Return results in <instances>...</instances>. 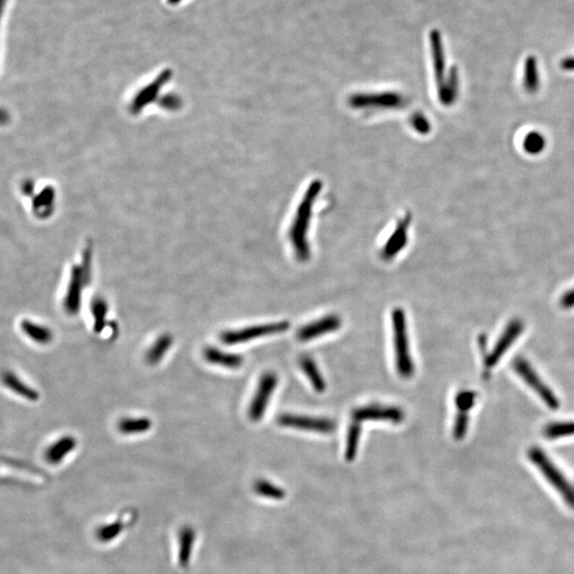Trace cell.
<instances>
[{
    "label": "cell",
    "instance_id": "cell-12",
    "mask_svg": "<svg viewBox=\"0 0 574 574\" xmlns=\"http://www.w3.org/2000/svg\"><path fill=\"white\" fill-rule=\"evenodd\" d=\"M77 447V440L74 436H63L52 443L45 450V459L52 465L60 464L69 453L73 452Z\"/></svg>",
    "mask_w": 574,
    "mask_h": 574
},
{
    "label": "cell",
    "instance_id": "cell-4",
    "mask_svg": "<svg viewBox=\"0 0 574 574\" xmlns=\"http://www.w3.org/2000/svg\"><path fill=\"white\" fill-rule=\"evenodd\" d=\"M290 328V322H280L272 324H259V326L247 327L240 330L225 331L221 333V339L227 345H238V344L247 343L254 341L267 335L278 334L284 332Z\"/></svg>",
    "mask_w": 574,
    "mask_h": 574
},
{
    "label": "cell",
    "instance_id": "cell-8",
    "mask_svg": "<svg viewBox=\"0 0 574 574\" xmlns=\"http://www.w3.org/2000/svg\"><path fill=\"white\" fill-rule=\"evenodd\" d=\"M522 331L523 324L520 320H512V322L508 324L504 332L502 333L499 341H497L495 347L491 350V354H488L486 360H485V370H486L487 373H489V371L500 362L502 356L510 349V346L518 339L519 335L522 333Z\"/></svg>",
    "mask_w": 574,
    "mask_h": 574
},
{
    "label": "cell",
    "instance_id": "cell-28",
    "mask_svg": "<svg viewBox=\"0 0 574 574\" xmlns=\"http://www.w3.org/2000/svg\"><path fill=\"white\" fill-rule=\"evenodd\" d=\"M561 305L563 309L574 308V288L563 295L561 299Z\"/></svg>",
    "mask_w": 574,
    "mask_h": 574
},
{
    "label": "cell",
    "instance_id": "cell-1",
    "mask_svg": "<svg viewBox=\"0 0 574 574\" xmlns=\"http://www.w3.org/2000/svg\"><path fill=\"white\" fill-rule=\"evenodd\" d=\"M92 247L88 245L82 254V263L71 267V278L67 286L66 295L63 300L65 312L69 315L79 313L81 307L82 293L92 278Z\"/></svg>",
    "mask_w": 574,
    "mask_h": 574
},
{
    "label": "cell",
    "instance_id": "cell-22",
    "mask_svg": "<svg viewBox=\"0 0 574 574\" xmlns=\"http://www.w3.org/2000/svg\"><path fill=\"white\" fill-rule=\"evenodd\" d=\"M544 147H546V139L541 133L537 132V131L529 132L523 141V149L529 155H539L544 151Z\"/></svg>",
    "mask_w": 574,
    "mask_h": 574
},
{
    "label": "cell",
    "instance_id": "cell-15",
    "mask_svg": "<svg viewBox=\"0 0 574 574\" xmlns=\"http://www.w3.org/2000/svg\"><path fill=\"white\" fill-rule=\"evenodd\" d=\"M153 426V421L147 417H128L120 420L118 430L126 435L146 433Z\"/></svg>",
    "mask_w": 574,
    "mask_h": 574
},
{
    "label": "cell",
    "instance_id": "cell-25",
    "mask_svg": "<svg viewBox=\"0 0 574 574\" xmlns=\"http://www.w3.org/2000/svg\"><path fill=\"white\" fill-rule=\"evenodd\" d=\"M194 540H195V533L193 529H184L180 533V559L183 563L189 561V555L191 549H193Z\"/></svg>",
    "mask_w": 574,
    "mask_h": 574
},
{
    "label": "cell",
    "instance_id": "cell-2",
    "mask_svg": "<svg viewBox=\"0 0 574 574\" xmlns=\"http://www.w3.org/2000/svg\"><path fill=\"white\" fill-rule=\"evenodd\" d=\"M527 455L529 461L539 469L546 480L554 487L555 491H558L565 503L574 510V488L561 474V470L546 457V453L537 447L529 449Z\"/></svg>",
    "mask_w": 574,
    "mask_h": 574
},
{
    "label": "cell",
    "instance_id": "cell-21",
    "mask_svg": "<svg viewBox=\"0 0 574 574\" xmlns=\"http://www.w3.org/2000/svg\"><path fill=\"white\" fill-rule=\"evenodd\" d=\"M544 436L550 440H557L563 436L574 435V422H554L544 428Z\"/></svg>",
    "mask_w": 574,
    "mask_h": 574
},
{
    "label": "cell",
    "instance_id": "cell-7",
    "mask_svg": "<svg viewBox=\"0 0 574 574\" xmlns=\"http://www.w3.org/2000/svg\"><path fill=\"white\" fill-rule=\"evenodd\" d=\"M278 423L286 428H299L322 434L333 433L336 428L335 422L327 418L308 417L292 414H283L279 416Z\"/></svg>",
    "mask_w": 574,
    "mask_h": 574
},
{
    "label": "cell",
    "instance_id": "cell-30",
    "mask_svg": "<svg viewBox=\"0 0 574 574\" xmlns=\"http://www.w3.org/2000/svg\"><path fill=\"white\" fill-rule=\"evenodd\" d=\"M6 0H0V16H1V12H3L4 5H5Z\"/></svg>",
    "mask_w": 574,
    "mask_h": 574
},
{
    "label": "cell",
    "instance_id": "cell-19",
    "mask_svg": "<svg viewBox=\"0 0 574 574\" xmlns=\"http://www.w3.org/2000/svg\"><path fill=\"white\" fill-rule=\"evenodd\" d=\"M361 435V422L352 420L348 430L347 445H346L345 457L348 462L353 461L358 452V442Z\"/></svg>",
    "mask_w": 574,
    "mask_h": 574
},
{
    "label": "cell",
    "instance_id": "cell-9",
    "mask_svg": "<svg viewBox=\"0 0 574 574\" xmlns=\"http://www.w3.org/2000/svg\"><path fill=\"white\" fill-rule=\"evenodd\" d=\"M404 413L402 409L394 406H384V405H367V406L356 409L352 413V419L354 421H366V420H385V421L400 423L404 419Z\"/></svg>",
    "mask_w": 574,
    "mask_h": 574
},
{
    "label": "cell",
    "instance_id": "cell-17",
    "mask_svg": "<svg viewBox=\"0 0 574 574\" xmlns=\"http://www.w3.org/2000/svg\"><path fill=\"white\" fill-rule=\"evenodd\" d=\"M299 365L309 377L314 390L317 392H324L326 390V383H324V377L320 375L315 362L310 356H303L299 360Z\"/></svg>",
    "mask_w": 574,
    "mask_h": 574
},
{
    "label": "cell",
    "instance_id": "cell-5",
    "mask_svg": "<svg viewBox=\"0 0 574 574\" xmlns=\"http://www.w3.org/2000/svg\"><path fill=\"white\" fill-rule=\"evenodd\" d=\"M512 367L519 377H522L523 381L542 399L546 406L552 409H557L559 407V400L555 396L554 392L541 381L537 373L534 370L533 367L527 363V360L522 358H515L512 362Z\"/></svg>",
    "mask_w": 574,
    "mask_h": 574
},
{
    "label": "cell",
    "instance_id": "cell-29",
    "mask_svg": "<svg viewBox=\"0 0 574 574\" xmlns=\"http://www.w3.org/2000/svg\"><path fill=\"white\" fill-rule=\"evenodd\" d=\"M561 69L568 71H574V57H568L561 61Z\"/></svg>",
    "mask_w": 574,
    "mask_h": 574
},
{
    "label": "cell",
    "instance_id": "cell-10",
    "mask_svg": "<svg viewBox=\"0 0 574 574\" xmlns=\"http://www.w3.org/2000/svg\"><path fill=\"white\" fill-rule=\"evenodd\" d=\"M341 326V318L337 315H329L322 320L311 322L303 327L297 333V339L300 341H312L316 337L322 336L326 333L339 330Z\"/></svg>",
    "mask_w": 574,
    "mask_h": 574
},
{
    "label": "cell",
    "instance_id": "cell-26",
    "mask_svg": "<svg viewBox=\"0 0 574 574\" xmlns=\"http://www.w3.org/2000/svg\"><path fill=\"white\" fill-rule=\"evenodd\" d=\"M476 399V392H472V390H463V392L457 394V398H455V404H457L459 411L467 413L474 406Z\"/></svg>",
    "mask_w": 574,
    "mask_h": 574
},
{
    "label": "cell",
    "instance_id": "cell-23",
    "mask_svg": "<svg viewBox=\"0 0 574 574\" xmlns=\"http://www.w3.org/2000/svg\"><path fill=\"white\" fill-rule=\"evenodd\" d=\"M54 189L48 187V189H45L42 192L41 195L37 198V200H35V204H33V208H35V212L39 211V213H37L39 216H45L46 214L48 215V212L52 210V204H54Z\"/></svg>",
    "mask_w": 574,
    "mask_h": 574
},
{
    "label": "cell",
    "instance_id": "cell-6",
    "mask_svg": "<svg viewBox=\"0 0 574 574\" xmlns=\"http://www.w3.org/2000/svg\"><path fill=\"white\" fill-rule=\"evenodd\" d=\"M278 375L272 371L264 373L257 384L250 406L248 409V416L250 420L257 422L263 418L267 409L270 398L278 385Z\"/></svg>",
    "mask_w": 574,
    "mask_h": 574
},
{
    "label": "cell",
    "instance_id": "cell-13",
    "mask_svg": "<svg viewBox=\"0 0 574 574\" xmlns=\"http://www.w3.org/2000/svg\"><path fill=\"white\" fill-rule=\"evenodd\" d=\"M20 330L27 339L37 345H48L54 341V332L52 329L31 320H22Z\"/></svg>",
    "mask_w": 574,
    "mask_h": 574
},
{
    "label": "cell",
    "instance_id": "cell-24",
    "mask_svg": "<svg viewBox=\"0 0 574 574\" xmlns=\"http://www.w3.org/2000/svg\"><path fill=\"white\" fill-rule=\"evenodd\" d=\"M254 491L257 495L263 497L271 498V499L281 500L284 498L285 491L280 487L271 484L266 480H259L254 485Z\"/></svg>",
    "mask_w": 574,
    "mask_h": 574
},
{
    "label": "cell",
    "instance_id": "cell-16",
    "mask_svg": "<svg viewBox=\"0 0 574 574\" xmlns=\"http://www.w3.org/2000/svg\"><path fill=\"white\" fill-rule=\"evenodd\" d=\"M172 343H174V339H172V335L168 334V333L162 334L161 336L153 343L151 349L147 351L146 362L148 363L149 365H153H153L159 364L162 358L170 351Z\"/></svg>",
    "mask_w": 574,
    "mask_h": 574
},
{
    "label": "cell",
    "instance_id": "cell-18",
    "mask_svg": "<svg viewBox=\"0 0 574 574\" xmlns=\"http://www.w3.org/2000/svg\"><path fill=\"white\" fill-rule=\"evenodd\" d=\"M539 74H538L537 61L534 57H529L525 61V78L523 86L529 94H535L539 88Z\"/></svg>",
    "mask_w": 574,
    "mask_h": 574
},
{
    "label": "cell",
    "instance_id": "cell-20",
    "mask_svg": "<svg viewBox=\"0 0 574 574\" xmlns=\"http://www.w3.org/2000/svg\"><path fill=\"white\" fill-rule=\"evenodd\" d=\"M90 309H92V315L93 318H94L95 332L100 333L105 329L107 310H109L107 301L101 298V297H97L93 300Z\"/></svg>",
    "mask_w": 574,
    "mask_h": 574
},
{
    "label": "cell",
    "instance_id": "cell-3",
    "mask_svg": "<svg viewBox=\"0 0 574 574\" xmlns=\"http://www.w3.org/2000/svg\"><path fill=\"white\" fill-rule=\"evenodd\" d=\"M392 322L397 369L401 377L409 379L414 375L415 367H414L413 360L409 354L406 316L401 308H396L392 311Z\"/></svg>",
    "mask_w": 574,
    "mask_h": 574
},
{
    "label": "cell",
    "instance_id": "cell-27",
    "mask_svg": "<svg viewBox=\"0 0 574 574\" xmlns=\"http://www.w3.org/2000/svg\"><path fill=\"white\" fill-rule=\"evenodd\" d=\"M469 417L465 411H459L455 417V426H453V436L455 440H462L467 433Z\"/></svg>",
    "mask_w": 574,
    "mask_h": 574
},
{
    "label": "cell",
    "instance_id": "cell-11",
    "mask_svg": "<svg viewBox=\"0 0 574 574\" xmlns=\"http://www.w3.org/2000/svg\"><path fill=\"white\" fill-rule=\"evenodd\" d=\"M0 381L9 392H11L16 396L20 397V398L27 401H31V402L39 400V392L14 371H4L0 375Z\"/></svg>",
    "mask_w": 574,
    "mask_h": 574
},
{
    "label": "cell",
    "instance_id": "cell-14",
    "mask_svg": "<svg viewBox=\"0 0 574 574\" xmlns=\"http://www.w3.org/2000/svg\"><path fill=\"white\" fill-rule=\"evenodd\" d=\"M204 356L206 362L213 365H218L225 368H240L244 363V358L240 354L226 352L218 348L208 347L204 349Z\"/></svg>",
    "mask_w": 574,
    "mask_h": 574
}]
</instances>
